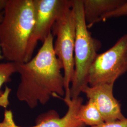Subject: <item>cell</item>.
Returning a JSON list of instances; mask_svg holds the SVG:
<instances>
[{"mask_svg":"<svg viewBox=\"0 0 127 127\" xmlns=\"http://www.w3.org/2000/svg\"><path fill=\"white\" fill-rule=\"evenodd\" d=\"M34 7V23L28 43L25 62L32 58L38 42L42 43L51 32L52 28L60 15L68 7L72 6L73 0H33Z\"/></svg>","mask_w":127,"mask_h":127,"instance_id":"8992f818","label":"cell"},{"mask_svg":"<svg viewBox=\"0 0 127 127\" xmlns=\"http://www.w3.org/2000/svg\"><path fill=\"white\" fill-rule=\"evenodd\" d=\"M67 106L65 114L60 117L54 110H50L39 115L35 121V125L31 127H21L14 122L13 114L11 111L6 110L4 118L0 123V127H84L78 116L79 110L82 104L83 99L79 96L72 98L70 96L62 98Z\"/></svg>","mask_w":127,"mask_h":127,"instance_id":"52a82bcc","label":"cell"},{"mask_svg":"<svg viewBox=\"0 0 127 127\" xmlns=\"http://www.w3.org/2000/svg\"><path fill=\"white\" fill-rule=\"evenodd\" d=\"M72 7H67L60 15L51 30L53 35L56 37L54 42L55 53L63 69L64 97H71L70 86L74 74L75 21Z\"/></svg>","mask_w":127,"mask_h":127,"instance_id":"277c9868","label":"cell"},{"mask_svg":"<svg viewBox=\"0 0 127 127\" xmlns=\"http://www.w3.org/2000/svg\"><path fill=\"white\" fill-rule=\"evenodd\" d=\"M54 38L51 32L34 57L16 63L20 78L17 97L32 109L39 104H46L52 96L65 95L63 67L55 53Z\"/></svg>","mask_w":127,"mask_h":127,"instance_id":"6da1fadb","label":"cell"},{"mask_svg":"<svg viewBox=\"0 0 127 127\" xmlns=\"http://www.w3.org/2000/svg\"><path fill=\"white\" fill-rule=\"evenodd\" d=\"M127 72V33L109 50L98 54L89 71L88 85L114 84Z\"/></svg>","mask_w":127,"mask_h":127,"instance_id":"5b68a950","label":"cell"},{"mask_svg":"<svg viewBox=\"0 0 127 127\" xmlns=\"http://www.w3.org/2000/svg\"><path fill=\"white\" fill-rule=\"evenodd\" d=\"M3 16V12L2 13L0 14V18L2 17Z\"/></svg>","mask_w":127,"mask_h":127,"instance_id":"2e32d148","label":"cell"},{"mask_svg":"<svg viewBox=\"0 0 127 127\" xmlns=\"http://www.w3.org/2000/svg\"><path fill=\"white\" fill-rule=\"evenodd\" d=\"M72 8L75 21V39L74 50V74L70 87L72 98L80 96L88 85L89 71L101 47L99 41L92 36L87 27L82 0H73Z\"/></svg>","mask_w":127,"mask_h":127,"instance_id":"3957f363","label":"cell"},{"mask_svg":"<svg viewBox=\"0 0 127 127\" xmlns=\"http://www.w3.org/2000/svg\"><path fill=\"white\" fill-rule=\"evenodd\" d=\"M2 18H3V17H1V18H0V23L1 22V21H2Z\"/></svg>","mask_w":127,"mask_h":127,"instance_id":"e0dca14e","label":"cell"},{"mask_svg":"<svg viewBox=\"0 0 127 127\" xmlns=\"http://www.w3.org/2000/svg\"><path fill=\"white\" fill-rule=\"evenodd\" d=\"M114 84H103L83 88L84 93L99 111L104 122H111L125 118L122 112L121 106L114 96Z\"/></svg>","mask_w":127,"mask_h":127,"instance_id":"ba28073f","label":"cell"},{"mask_svg":"<svg viewBox=\"0 0 127 127\" xmlns=\"http://www.w3.org/2000/svg\"><path fill=\"white\" fill-rule=\"evenodd\" d=\"M85 19L89 28L105 14L124 3L126 0H82Z\"/></svg>","mask_w":127,"mask_h":127,"instance_id":"9c48e42d","label":"cell"},{"mask_svg":"<svg viewBox=\"0 0 127 127\" xmlns=\"http://www.w3.org/2000/svg\"><path fill=\"white\" fill-rule=\"evenodd\" d=\"M34 23L33 0H7L0 23V46L4 59L15 63L25 62Z\"/></svg>","mask_w":127,"mask_h":127,"instance_id":"7a4b0ae2","label":"cell"},{"mask_svg":"<svg viewBox=\"0 0 127 127\" xmlns=\"http://www.w3.org/2000/svg\"><path fill=\"white\" fill-rule=\"evenodd\" d=\"M123 16L127 17V0L117 8L101 16L98 20L97 23L104 22L110 18H119Z\"/></svg>","mask_w":127,"mask_h":127,"instance_id":"7c38bea8","label":"cell"},{"mask_svg":"<svg viewBox=\"0 0 127 127\" xmlns=\"http://www.w3.org/2000/svg\"><path fill=\"white\" fill-rule=\"evenodd\" d=\"M3 59H4V58H3L2 54V51H1V47H0V60Z\"/></svg>","mask_w":127,"mask_h":127,"instance_id":"9a60e30c","label":"cell"},{"mask_svg":"<svg viewBox=\"0 0 127 127\" xmlns=\"http://www.w3.org/2000/svg\"><path fill=\"white\" fill-rule=\"evenodd\" d=\"M91 127H127V118L111 122H105L99 125Z\"/></svg>","mask_w":127,"mask_h":127,"instance_id":"4fadbf2b","label":"cell"},{"mask_svg":"<svg viewBox=\"0 0 127 127\" xmlns=\"http://www.w3.org/2000/svg\"><path fill=\"white\" fill-rule=\"evenodd\" d=\"M16 73V63L0 62V107L6 108L9 105V95L11 89L7 86L4 91L1 89L4 84L11 81V76Z\"/></svg>","mask_w":127,"mask_h":127,"instance_id":"30bf717a","label":"cell"},{"mask_svg":"<svg viewBox=\"0 0 127 127\" xmlns=\"http://www.w3.org/2000/svg\"><path fill=\"white\" fill-rule=\"evenodd\" d=\"M78 116L85 125L93 127L105 123L102 116L95 104L90 100L80 107Z\"/></svg>","mask_w":127,"mask_h":127,"instance_id":"8fae6325","label":"cell"},{"mask_svg":"<svg viewBox=\"0 0 127 127\" xmlns=\"http://www.w3.org/2000/svg\"><path fill=\"white\" fill-rule=\"evenodd\" d=\"M7 0H0V14L3 13L7 4Z\"/></svg>","mask_w":127,"mask_h":127,"instance_id":"5bb4252c","label":"cell"}]
</instances>
